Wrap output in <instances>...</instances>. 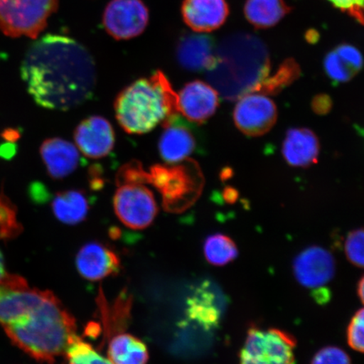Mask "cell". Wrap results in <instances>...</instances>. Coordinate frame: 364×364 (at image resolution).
I'll use <instances>...</instances> for the list:
<instances>
[{
	"mask_svg": "<svg viewBox=\"0 0 364 364\" xmlns=\"http://www.w3.org/2000/svg\"><path fill=\"white\" fill-rule=\"evenodd\" d=\"M324 70L329 79L336 84L346 83L351 80L356 73H355L335 50L327 53L324 58Z\"/></svg>",
	"mask_w": 364,
	"mask_h": 364,
	"instance_id": "f1b7e54d",
	"label": "cell"
},
{
	"mask_svg": "<svg viewBox=\"0 0 364 364\" xmlns=\"http://www.w3.org/2000/svg\"><path fill=\"white\" fill-rule=\"evenodd\" d=\"M344 252L354 266L364 268V227L349 232L345 240Z\"/></svg>",
	"mask_w": 364,
	"mask_h": 364,
	"instance_id": "f546056e",
	"label": "cell"
},
{
	"mask_svg": "<svg viewBox=\"0 0 364 364\" xmlns=\"http://www.w3.org/2000/svg\"><path fill=\"white\" fill-rule=\"evenodd\" d=\"M181 13L195 33H208L225 24L230 11L225 0H184Z\"/></svg>",
	"mask_w": 364,
	"mask_h": 364,
	"instance_id": "9a60e30c",
	"label": "cell"
},
{
	"mask_svg": "<svg viewBox=\"0 0 364 364\" xmlns=\"http://www.w3.org/2000/svg\"><path fill=\"white\" fill-rule=\"evenodd\" d=\"M293 272L296 280L304 288L316 292L325 290L335 277V258L328 250L314 245L295 257Z\"/></svg>",
	"mask_w": 364,
	"mask_h": 364,
	"instance_id": "8fae6325",
	"label": "cell"
},
{
	"mask_svg": "<svg viewBox=\"0 0 364 364\" xmlns=\"http://www.w3.org/2000/svg\"><path fill=\"white\" fill-rule=\"evenodd\" d=\"M58 7V0H0V30L11 38L36 39Z\"/></svg>",
	"mask_w": 364,
	"mask_h": 364,
	"instance_id": "8992f818",
	"label": "cell"
},
{
	"mask_svg": "<svg viewBox=\"0 0 364 364\" xmlns=\"http://www.w3.org/2000/svg\"><path fill=\"white\" fill-rule=\"evenodd\" d=\"M118 124L127 134H144L178 115V95L161 71L122 90L114 103Z\"/></svg>",
	"mask_w": 364,
	"mask_h": 364,
	"instance_id": "277c9868",
	"label": "cell"
},
{
	"mask_svg": "<svg viewBox=\"0 0 364 364\" xmlns=\"http://www.w3.org/2000/svg\"><path fill=\"white\" fill-rule=\"evenodd\" d=\"M320 151V141L312 130L294 127L287 131L282 152L290 166H311L318 161Z\"/></svg>",
	"mask_w": 364,
	"mask_h": 364,
	"instance_id": "d6986e66",
	"label": "cell"
},
{
	"mask_svg": "<svg viewBox=\"0 0 364 364\" xmlns=\"http://www.w3.org/2000/svg\"><path fill=\"white\" fill-rule=\"evenodd\" d=\"M74 138L77 148L91 159L106 157L115 144V133L110 122L100 116L82 121L75 129Z\"/></svg>",
	"mask_w": 364,
	"mask_h": 364,
	"instance_id": "7c38bea8",
	"label": "cell"
},
{
	"mask_svg": "<svg viewBox=\"0 0 364 364\" xmlns=\"http://www.w3.org/2000/svg\"><path fill=\"white\" fill-rule=\"evenodd\" d=\"M4 328L23 351L50 364L65 355L78 336L74 316L50 291H44L38 302Z\"/></svg>",
	"mask_w": 364,
	"mask_h": 364,
	"instance_id": "7a4b0ae2",
	"label": "cell"
},
{
	"mask_svg": "<svg viewBox=\"0 0 364 364\" xmlns=\"http://www.w3.org/2000/svg\"><path fill=\"white\" fill-rule=\"evenodd\" d=\"M233 117L241 133L249 136H262L276 124L277 108L265 95L247 94L236 104Z\"/></svg>",
	"mask_w": 364,
	"mask_h": 364,
	"instance_id": "30bf717a",
	"label": "cell"
},
{
	"mask_svg": "<svg viewBox=\"0 0 364 364\" xmlns=\"http://www.w3.org/2000/svg\"><path fill=\"white\" fill-rule=\"evenodd\" d=\"M52 208L58 220L63 224L75 225L87 217L90 203L86 194L80 190H67L54 197Z\"/></svg>",
	"mask_w": 364,
	"mask_h": 364,
	"instance_id": "603a6c76",
	"label": "cell"
},
{
	"mask_svg": "<svg viewBox=\"0 0 364 364\" xmlns=\"http://www.w3.org/2000/svg\"><path fill=\"white\" fill-rule=\"evenodd\" d=\"M107 356L114 364H147L149 361L146 345L125 331L107 341Z\"/></svg>",
	"mask_w": 364,
	"mask_h": 364,
	"instance_id": "7402d4cb",
	"label": "cell"
},
{
	"mask_svg": "<svg viewBox=\"0 0 364 364\" xmlns=\"http://www.w3.org/2000/svg\"><path fill=\"white\" fill-rule=\"evenodd\" d=\"M296 344L288 332L252 327L240 353V364H295Z\"/></svg>",
	"mask_w": 364,
	"mask_h": 364,
	"instance_id": "52a82bcc",
	"label": "cell"
},
{
	"mask_svg": "<svg viewBox=\"0 0 364 364\" xmlns=\"http://www.w3.org/2000/svg\"><path fill=\"white\" fill-rule=\"evenodd\" d=\"M217 63L208 71V82L227 101L252 92L271 70L267 48L252 35L230 36L216 50Z\"/></svg>",
	"mask_w": 364,
	"mask_h": 364,
	"instance_id": "3957f363",
	"label": "cell"
},
{
	"mask_svg": "<svg viewBox=\"0 0 364 364\" xmlns=\"http://www.w3.org/2000/svg\"><path fill=\"white\" fill-rule=\"evenodd\" d=\"M133 299L124 291L110 306L107 302L102 291L98 296L97 304L101 312L105 341H108L114 335L124 332L129 326Z\"/></svg>",
	"mask_w": 364,
	"mask_h": 364,
	"instance_id": "44dd1931",
	"label": "cell"
},
{
	"mask_svg": "<svg viewBox=\"0 0 364 364\" xmlns=\"http://www.w3.org/2000/svg\"><path fill=\"white\" fill-rule=\"evenodd\" d=\"M67 364H114L79 336L73 341L65 353Z\"/></svg>",
	"mask_w": 364,
	"mask_h": 364,
	"instance_id": "4316f807",
	"label": "cell"
},
{
	"mask_svg": "<svg viewBox=\"0 0 364 364\" xmlns=\"http://www.w3.org/2000/svg\"><path fill=\"white\" fill-rule=\"evenodd\" d=\"M320 35L317 33V31L311 29L309 30L306 34V38L309 43L314 44L318 42Z\"/></svg>",
	"mask_w": 364,
	"mask_h": 364,
	"instance_id": "d590c367",
	"label": "cell"
},
{
	"mask_svg": "<svg viewBox=\"0 0 364 364\" xmlns=\"http://www.w3.org/2000/svg\"><path fill=\"white\" fill-rule=\"evenodd\" d=\"M335 51L357 75L363 68L364 59L362 53L354 46L348 43L340 44Z\"/></svg>",
	"mask_w": 364,
	"mask_h": 364,
	"instance_id": "d6a6232c",
	"label": "cell"
},
{
	"mask_svg": "<svg viewBox=\"0 0 364 364\" xmlns=\"http://www.w3.org/2000/svg\"><path fill=\"white\" fill-rule=\"evenodd\" d=\"M4 274H6V272L4 269L3 258L1 254H0V277H2Z\"/></svg>",
	"mask_w": 364,
	"mask_h": 364,
	"instance_id": "74e56055",
	"label": "cell"
},
{
	"mask_svg": "<svg viewBox=\"0 0 364 364\" xmlns=\"http://www.w3.org/2000/svg\"><path fill=\"white\" fill-rule=\"evenodd\" d=\"M204 257L213 266L223 267L235 260L238 248L229 236L217 233L209 235L203 245Z\"/></svg>",
	"mask_w": 364,
	"mask_h": 364,
	"instance_id": "484cf974",
	"label": "cell"
},
{
	"mask_svg": "<svg viewBox=\"0 0 364 364\" xmlns=\"http://www.w3.org/2000/svg\"><path fill=\"white\" fill-rule=\"evenodd\" d=\"M183 162L178 166H154L148 172V184L161 193L168 212H183L202 193L204 180L198 163L188 159Z\"/></svg>",
	"mask_w": 364,
	"mask_h": 364,
	"instance_id": "5b68a950",
	"label": "cell"
},
{
	"mask_svg": "<svg viewBox=\"0 0 364 364\" xmlns=\"http://www.w3.org/2000/svg\"><path fill=\"white\" fill-rule=\"evenodd\" d=\"M21 75L36 104L61 112L92 98L97 81L88 50L68 36L53 34L31 46L21 63Z\"/></svg>",
	"mask_w": 364,
	"mask_h": 364,
	"instance_id": "6da1fadb",
	"label": "cell"
},
{
	"mask_svg": "<svg viewBox=\"0 0 364 364\" xmlns=\"http://www.w3.org/2000/svg\"><path fill=\"white\" fill-rule=\"evenodd\" d=\"M16 208L7 196L0 194V238L9 239L20 234Z\"/></svg>",
	"mask_w": 364,
	"mask_h": 364,
	"instance_id": "83f0119b",
	"label": "cell"
},
{
	"mask_svg": "<svg viewBox=\"0 0 364 364\" xmlns=\"http://www.w3.org/2000/svg\"><path fill=\"white\" fill-rule=\"evenodd\" d=\"M218 102V91L201 80L186 84L178 95L179 112L186 119L198 124L215 115Z\"/></svg>",
	"mask_w": 364,
	"mask_h": 364,
	"instance_id": "4fadbf2b",
	"label": "cell"
},
{
	"mask_svg": "<svg viewBox=\"0 0 364 364\" xmlns=\"http://www.w3.org/2000/svg\"><path fill=\"white\" fill-rule=\"evenodd\" d=\"M347 336L350 348L364 353V308L359 309L352 318Z\"/></svg>",
	"mask_w": 364,
	"mask_h": 364,
	"instance_id": "4dcf8cb0",
	"label": "cell"
},
{
	"mask_svg": "<svg viewBox=\"0 0 364 364\" xmlns=\"http://www.w3.org/2000/svg\"><path fill=\"white\" fill-rule=\"evenodd\" d=\"M220 299L209 283L200 284L186 300V315L205 331L215 329L222 317Z\"/></svg>",
	"mask_w": 364,
	"mask_h": 364,
	"instance_id": "ac0fdd59",
	"label": "cell"
},
{
	"mask_svg": "<svg viewBox=\"0 0 364 364\" xmlns=\"http://www.w3.org/2000/svg\"><path fill=\"white\" fill-rule=\"evenodd\" d=\"M311 364H352L347 353L336 347H326L314 356Z\"/></svg>",
	"mask_w": 364,
	"mask_h": 364,
	"instance_id": "1f68e13d",
	"label": "cell"
},
{
	"mask_svg": "<svg viewBox=\"0 0 364 364\" xmlns=\"http://www.w3.org/2000/svg\"><path fill=\"white\" fill-rule=\"evenodd\" d=\"M332 106H333V102L328 95H316L312 99L311 108L317 115H326L331 112Z\"/></svg>",
	"mask_w": 364,
	"mask_h": 364,
	"instance_id": "e575fe53",
	"label": "cell"
},
{
	"mask_svg": "<svg viewBox=\"0 0 364 364\" xmlns=\"http://www.w3.org/2000/svg\"><path fill=\"white\" fill-rule=\"evenodd\" d=\"M40 152L48 175L53 179L65 178L80 165L78 149L63 139L53 138L44 141Z\"/></svg>",
	"mask_w": 364,
	"mask_h": 364,
	"instance_id": "ffe728a7",
	"label": "cell"
},
{
	"mask_svg": "<svg viewBox=\"0 0 364 364\" xmlns=\"http://www.w3.org/2000/svg\"><path fill=\"white\" fill-rule=\"evenodd\" d=\"M174 116L163 124L164 131L159 140V151L168 164L183 162L195 151L197 146L195 135L188 126Z\"/></svg>",
	"mask_w": 364,
	"mask_h": 364,
	"instance_id": "e0dca14e",
	"label": "cell"
},
{
	"mask_svg": "<svg viewBox=\"0 0 364 364\" xmlns=\"http://www.w3.org/2000/svg\"><path fill=\"white\" fill-rule=\"evenodd\" d=\"M216 50L215 40L210 36L186 35L177 44V61L186 70L208 72L216 65Z\"/></svg>",
	"mask_w": 364,
	"mask_h": 364,
	"instance_id": "2e32d148",
	"label": "cell"
},
{
	"mask_svg": "<svg viewBox=\"0 0 364 364\" xmlns=\"http://www.w3.org/2000/svg\"><path fill=\"white\" fill-rule=\"evenodd\" d=\"M327 1L364 25V0H327Z\"/></svg>",
	"mask_w": 364,
	"mask_h": 364,
	"instance_id": "836d02e7",
	"label": "cell"
},
{
	"mask_svg": "<svg viewBox=\"0 0 364 364\" xmlns=\"http://www.w3.org/2000/svg\"><path fill=\"white\" fill-rule=\"evenodd\" d=\"M358 294L359 298H360L362 302L364 304V276L358 282Z\"/></svg>",
	"mask_w": 364,
	"mask_h": 364,
	"instance_id": "8d00e7d4",
	"label": "cell"
},
{
	"mask_svg": "<svg viewBox=\"0 0 364 364\" xmlns=\"http://www.w3.org/2000/svg\"><path fill=\"white\" fill-rule=\"evenodd\" d=\"M291 10L284 0H247L244 7L245 18L258 29L276 26Z\"/></svg>",
	"mask_w": 364,
	"mask_h": 364,
	"instance_id": "cb8c5ba5",
	"label": "cell"
},
{
	"mask_svg": "<svg viewBox=\"0 0 364 364\" xmlns=\"http://www.w3.org/2000/svg\"><path fill=\"white\" fill-rule=\"evenodd\" d=\"M114 210L132 230H144L153 224L159 208L154 194L143 184L118 186L113 198Z\"/></svg>",
	"mask_w": 364,
	"mask_h": 364,
	"instance_id": "ba28073f",
	"label": "cell"
},
{
	"mask_svg": "<svg viewBox=\"0 0 364 364\" xmlns=\"http://www.w3.org/2000/svg\"><path fill=\"white\" fill-rule=\"evenodd\" d=\"M80 274L90 281H99L120 271L121 261L112 249L97 241L83 245L76 257Z\"/></svg>",
	"mask_w": 364,
	"mask_h": 364,
	"instance_id": "5bb4252c",
	"label": "cell"
},
{
	"mask_svg": "<svg viewBox=\"0 0 364 364\" xmlns=\"http://www.w3.org/2000/svg\"><path fill=\"white\" fill-rule=\"evenodd\" d=\"M149 17L142 0H112L104 11L103 25L113 38L129 40L144 33Z\"/></svg>",
	"mask_w": 364,
	"mask_h": 364,
	"instance_id": "9c48e42d",
	"label": "cell"
},
{
	"mask_svg": "<svg viewBox=\"0 0 364 364\" xmlns=\"http://www.w3.org/2000/svg\"><path fill=\"white\" fill-rule=\"evenodd\" d=\"M301 75V70L298 63L293 58L286 59L277 68L274 75L267 77L254 88L252 92L263 95H279L285 88L289 87Z\"/></svg>",
	"mask_w": 364,
	"mask_h": 364,
	"instance_id": "d4e9b609",
	"label": "cell"
}]
</instances>
